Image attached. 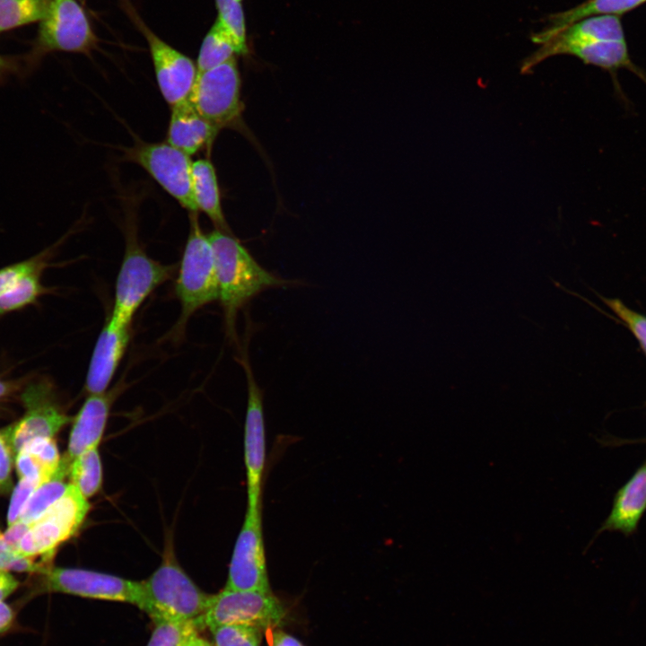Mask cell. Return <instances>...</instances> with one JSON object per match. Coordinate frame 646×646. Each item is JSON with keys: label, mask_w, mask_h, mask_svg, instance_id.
<instances>
[{"label": "cell", "mask_w": 646, "mask_h": 646, "mask_svg": "<svg viewBox=\"0 0 646 646\" xmlns=\"http://www.w3.org/2000/svg\"><path fill=\"white\" fill-rule=\"evenodd\" d=\"M212 245L219 284V300L230 334L234 333L238 310L252 297L288 281L263 268L230 233L214 230L207 234Z\"/></svg>", "instance_id": "6da1fadb"}, {"label": "cell", "mask_w": 646, "mask_h": 646, "mask_svg": "<svg viewBox=\"0 0 646 646\" xmlns=\"http://www.w3.org/2000/svg\"><path fill=\"white\" fill-rule=\"evenodd\" d=\"M142 588L138 607L153 620L192 622L204 613L210 597L189 578L168 549L160 566L142 581Z\"/></svg>", "instance_id": "7a4b0ae2"}, {"label": "cell", "mask_w": 646, "mask_h": 646, "mask_svg": "<svg viewBox=\"0 0 646 646\" xmlns=\"http://www.w3.org/2000/svg\"><path fill=\"white\" fill-rule=\"evenodd\" d=\"M126 249L117 277L112 312L107 322L113 327H130L143 301L155 288L170 280L175 266L162 265L147 256L135 232L127 229Z\"/></svg>", "instance_id": "3957f363"}, {"label": "cell", "mask_w": 646, "mask_h": 646, "mask_svg": "<svg viewBox=\"0 0 646 646\" xmlns=\"http://www.w3.org/2000/svg\"><path fill=\"white\" fill-rule=\"evenodd\" d=\"M198 213H189L190 228L175 283L181 305L179 329L198 309L219 300V284L212 245L199 225Z\"/></svg>", "instance_id": "277c9868"}, {"label": "cell", "mask_w": 646, "mask_h": 646, "mask_svg": "<svg viewBox=\"0 0 646 646\" xmlns=\"http://www.w3.org/2000/svg\"><path fill=\"white\" fill-rule=\"evenodd\" d=\"M89 510L87 499L70 484L64 495L30 524L20 541L19 554L31 559L40 556L51 564L57 548L79 530Z\"/></svg>", "instance_id": "5b68a950"}, {"label": "cell", "mask_w": 646, "mask_h": 646, "mask_svg": "<svg viewBox=\"0 0 646 646\" xmlns=\"http://www.w3.org/2000/svg\"><path fill=\"white\" fill-rule=\"evenodd\" d=\"M284 615L283 604L272 592L223 589L210 595L205 610L193 622L197 630L230 624L269 629L278 625Z\"/></svg>", "instance_id": "8992f818"}, {"label": "cell", "mask_w": 646, "mask_h": 646, "mask_svg": "<svg viewBox=\"0 0 646 646\" xmlns=\"http://www.w3.org/2000/svg\"><path fill=\"white\" fill-rule=\"evenodd\" d=\"M124 158L141 166L170 196L189 213H198L192 185L190 156L167 142L136 143Z\"/></svg>", "instance_id": "52a82bcc"}, {"label": "cell", "mask_w": 646, "mask_h": 646, "mask_svg": "<svg viewBox=\"0 0 646 646\" xmlns=\"http://www.w3.org/2000/svg\"><path fill=\"white\" fill-rule=\"evenodd\" d=\"M188 100L219 130L235 124L243 110L236 58L198 72Z\"/></svg>", "instance_id": "ba28073f"}, {"label": "cell", "mask_w": 646, "mask_h": 646, "mask_svg": "<svg viewBox=\"0 0 646 646\" xmlns=\"http://www.w3.org/2000/svg\"><path fill=\"white\" fill-rule=\"evenodd\" d=\"M35 588L34 594L64 593L88 598L122 601L139 606L142 581L95 571L51 566Z\"/></svg>", "instance_id": "9c48e42d"}, {"label": "cell", "mask_w": 646, "mask_h": 646, "mask_svg": "<svg viewBox=\"0 0 646 646\" xmlns=\"http://www.w3.org/2000/svg\"><path fill=\"white\" fill-rule=\"evenodd\" d=\"M239 362L245 371L248 385L244 424L247 511H258L262 510V487L266 459L263 392L256 382L251 366L244 353Z\"/></svg>", "instance_id": "30bf717a"}, {"label": "cell", "mask_w": 646, "mask_h": 646, "mask_svg": "<svg viewBox=\"0 0 646 646\" xmlns=\"http://www.w3.org/2000/svg\"><path fill=\"white\" fill-rule=\"evenodd\" d=\"M224 589L270 593L262 529V510L246 511L237 537Z\"/></svg>", "instance_id": "8fae6325"}, {"label": "cell", "mask_w": 646, "mask_h": 646, "mask_svg": "<svg viewBox=\"0 0 646 646\" xmlns=\"http://www.w3.org/2000/svg\"><path fill=\"white\" fill-rule=\"evenodd\" d=\"M26 412L15 423L2 432L12 453L15 455L31 440L53 438L70 418L54 399L47 381L30 384L22 394Z\"/></svg>", "instance_id": "7c38bea8"}, {"label": "cell", "mask_w": 646, "mask_h": 646, "mask_svg": "<svg viewBox=\"0 0 646 646\" xmlns=\"http://www.w3.org/2000/svg\"><path fill=\"white\" fill-rule=\"evenodd\" d=\"M97 40L83 7L75 0H52L48 13L40 21L41 50L88 54Z\"/></svg>", "instance_id": "4fadbf2b"}, {"label": "cell", "mask_w": 646, "mask_h": 646, "mask_svg": "<svg viewBox=\"0 0 646 646\" xmlns=\"http://www.w3.org/2000/svg\"><path fill=\"white\" fill-rule=\"evenodd\" d=\"M145 37L159 90L170 106L188 99L197 75V66L189 57L177 50L138 22Z\"/></svg>", "instance_id": "5bb4252c"}, {"label": "cell", "mask_w": 646, "mask_h": 646, "mask_svg": "<svg viewBox=\"0 0 646 646\" xmlns=\"http://www.w3.org/2000/svg\"><path fill=\"white\" fill-rule=\"evenodd\" d=\"M598 40H625L619 16H591L564 28L528 56L520 65V72L529 73L542 61L562 55L570 46Z\"/></svg>", "instance_id": "9a60e30c"}, {"label": "cell", "mask_w": 646, "mask_h": 646, "mask_svg": "<svg viewBox=\"0 0 646 646\" xmlns=\"http://www.w3.org/2000/svg\"><path fill=\"white\" fill-rule=\"evenodd\" d=\"M129 340L130 327L116 328L106 322L95 343L85 379L89 395L107 391Z\"/></svg>", "instance_id": "2e32d148"}, {"label": "cell", "mask_w": 646, "mask_h": 646, "mask_svg": "<svg viewBox=\"0 0 646 646\" xmlns=\"http://www.w3.org/2000/svg\"><path fill=\"white\" fill-rule=\"evenodd\" d=\"M116 390L89 395L74 419L67 452L71 462L83 452L98 448L108 422Z\"/></svg>", "instance_id": "e0dca14e"}, {"label": "cell", "mask_w": 646, "mask_h": 646, "mask_svg": "<svg viewBox=\"0 0 646 646\" xmlns=\"http://www.w3.org/2000/svg\"><path fill=\"white\" fill-rule=\"evenodd\" d=\"M219 131L188 99L171 107L166 142L191 156L210 147Z\"/></svg>", "instance_id": "ac0fdd59"}, {"label": "cell", "mask_w": 646, "mask_h": 646, "mask_svg": "<svg viewBox=\"0 0 646 646\" xmlns=\"http://www.w3.org/2000/svg\"><path fill=\"white\" fill-rule=\"evenodd\" d=\"M646 511V460L617 492L611 512L599 531L630 535Z\"/></svg>", "instance_id": "d6986e66"}, {"label": "cell", "mask_w": 646, "mask_h": 646, "mask_svg": "<svg viewBox=\"0 0 646 646\" xmlns=\"http://www.w3.org/2000/svg\"><path fill=\"white\" fill-rule=\"evenodd\" d=\"M646 0H587L571 9L552 13L546 18V25L531 35V40L541 45L564 28L588 17L597 15H621L642 4Z\"/></svg>", "instance_id": "ffe728a7"}, {"label": "cell", "mask_w": 646, "mask_h": 646, "mask_svg": "<svg viewBox=\"0 0 646 646\" xmlns=\"http://www.w3.org/2000/svg\"><path fill=\"white\" fill-rule=\"evenodd\" d=\"M572 55L587 65H592L609 72L628 69L644 79L639 68L633 63L626 40H598L580 43L566 48L562 55Z\"/></svg>", "instance_id": "44dd1931"}, {"label": "cell", "mask_w": 646, "mask_h": 646, "mask_svg": "<svg viewBox=\"0 0 646 646\" xmlns=\"http://www.w3.org/2000/svg\"><path fill=\"white\" fill-rule=\"evenodd\" d=\"M192 185L198 210L215 225L217 230L230 233L221 204L215 169L208 159H199L192 164Z\"/></svg>", "instance_id": "7402d4cb"}, {"label": "cell", "mask_w": 646, "mask_h": 646, "mask_svg": "<svg viewBox=\"0 0 646 646\" xmlns=\"http://www.w3.org/2000/svg\"><path fill=\"white\" fill-rule=\"evenodd\" d=\"M71 461L65 456L53 476L39 484L28 500L19 520L31 524L41 517L67 490Z\"/></svg>", "instance_id": "603a6c76"}, {"label": "cell", "mask_w": 646, "mask_h": 646, "mask_svg": "<svg viewBox=\"0 0 646 646\" xmlns=\"http://www.w3.org/2000/svg\"><path fill=\"white\" fill-rule=\"evenodd\" d=\"M236 55L231 38L216 19L202 41L196 60L197 73L217 66Z\"/></svg>", "instance_id": "cb8c5ba5"}, {"label": "cell", "mask_w": 646, "mask_h": 646, "mask_svg": "<svg viewBox=\"0 0 646 646\" xmlns=\"http://www.w3.org/2000/svg\"><path fill=\"white\" fill-rule=\"evenodd\" d=\"M69 479L70 484L86 499L100 491L102 484V465L98 448L83 452L71 462Z\"/></svg>", "instance_id": "d4e9b609"}, {"label": "cell", "mask_w": 646, "mask_h": 646, "mask_svg": "<svg viewBox=\"0 0 646 646\" xmlns=\"http://www.w3.org/2000/svg\"><path fill=\"white\" fill-rule=\"evenodd\" d=\"M52 0H0V31L40 22Z\"/></svg>", "instance_id": "484cf974"}, {"label": "cell", "mask_w": 646, "mask_h": 646, "mask_svg": "<svg viewBox=\"0 0 646 646\" xmlns=\"http://www.w3.org/2000/svg\"><path fill=\"white\" fill-rule=\"evenodd\" d=\"M41 271L27 274L0 295V315L17 310L32 302L43 292Z\"/></svg>", "instance_id": "4316f807"}, {"label": "cell", "mask_w": 646, "mask_h": 646, "mask_svg": "<svg viewBox=\"0 0 646 646\" xmlns=\"http://www.w3.org/2000/svg\"><path fill=\"white\" fill-rule=\"evenodd\" d=\"M217 20L231 38L238 55L249 52L243 8L239 0H215Z\"/></svg>", "instance_id": "83f0119b"}, {"label": "cell", "mask_w": 646, "mask_h": 646, "mask_svg": "<svg viewBox=\"0 0 646 646\" xmlns=\"http://www.w3.org/2000/svg\"><path fill=\"white\" fill-rule=\"evenodd\" d=\"M209 630L214 646H260L262 628L254 624H222Z\"/></svg>", "instance_id": "f1b7e54d"}, {"label": "cell", "mask_w": 646, "mask_h": 646, "mask_svg": "<svg viewBox=\"0 0 646 646\" xmlns=\"http://www.w3.org/2000/svg\"><path fill=\"white\" fill-rule=\"evenodd\" d=\"M154 628L146 646H184L197 631L194 622L154 619Z\"/></svg>", "instance_id": "f546056e"}, {"label": "cell", "mask_w": 646, "mask_h": 646, "mask_svg": "<svg viewBox=\"0 0 646 646\" xmlns=\"http://www.w3.org/2000/svg\"><path fill=\"white\" fill-rule=\"evenodd\" d=\"M52 565L43 561L27 558L19 554L5 541L0 531V569L8 572H20L41 574Z\"/></svg>", "instance_id": "4dcf8cb0"}, {"label": "cell", "mask_w": 646, "mask_h": 646, "mask_svg": "<svg viewBox=\"0 0 646 646\" xmlns=\"http://www.w3.org/2000/svg\"><path fill=\"white\" fill-rule=\"evenodd\" d=\"M608 308L627 326L646 353V316L633 310L618 299H603Z\"/></svg>", "instance_id": "1f68e13d"}, {"label": "cell", "mask_w": 646, "mask_h": 646, "mask_svg": "<svg viewBox=\"0 0 646 646\" xmlns=\"http://www.w3.org/2000/svg\"><path fill=\"white\" fill-rule=\"evenodd\" d=\"M21 450L31 454L52 473L59 466L61 458L53 438H36L29 441Z\"/></svg>", "instance_id": "d6a6232c"}, {"label": "cell", "mask_w": 646, "mask_h": 646, "mask_svg": "<svg viewBox=\"0 0 646 646\" xmlns=\"http://www.w3.org/2000/svg\"><path fill=\"white\" fill-rule=\"evenodd\" d=\"M44 256H38L0 269V295L23 275L41 271L45 266Z\"/></svg>", "instance_id": "836d02e7"}, {"label": "cell", "mask_w": 646, "mask_h": 646, "mask_svg": "<svg viewBox=\"0 0 646 646\" xmlns=\"http://www.w3.org/2000/svg\"><path fill=\"white\" fill-rule=\"evenodd\" d=\"M39 484H41L34 480L20 478L19 483L13 490L8 508V527L19 520L28 500Z\"/></svg>", "instance_id": "e575fe53"}, {"label": "cell", "mask_w": 646, "mask_h": 646, "mask_svg": "<svg viewBox=\"0 0 646 646\" xmlns=\"http://www.w3.org/2000/svg\"><path fill=\"white\" fill-rule=\"evenodd\" d=\"M15 467L20 478L34 480L39 484L48 480L55 473L48 471L35 457L24 450L16 454Z\"/></svg>", "instance_id": "d590c367"}, {"label": "cell", "mask_w": 646, "mask_h": 646, "mask_svg": "<svg viewBox=\"0 0 646 646\" xmlns=\"http://www.w3.org/2000/svg\"><path fill=\"white\" fill-rule=\"evenodd\" d=\"M12 468V450L0 432V487L5 486L9 482Z\"/></svg>", "instance_id": "8d00e7d4"}, {"label": "cell", "mask_w": 646, "mask_h": 646, "mask_svg": "<svg viewBox=\"0 0 646 646\" xmlns=\"http://www.w3.org/2000/svg\"><path fill=\"white\" fill-rule=\"evenodd\" d=\"M29 528L30 524L18 520L12 526L8 527V529L4 534L6 543L17 553L20 541L28 531Z\"/></svg>", "instance_id": "74e56055"}, {"label": "cell", "mask_w": 646, "mask_h": 646, "mask_svg": "<svg viewBox=\"0 0 646 646\" xmlns=\"http://www.w3.org/2000/svg\"><path fill=\"white\" fill-rule=\"evenodd\" d=\"M18 587V580L10 572L0 569V601H4Z\"/></svg>", "instance_id": "f35d334b"}, {"label": "cell", "mask_w": 646, "mask_h": 646, "mask_svg": "<svg viewBox=\"0 0 646 646\" xmlns=\"http://www.w3.org/2000/svg\"><path fill=\"white\" fill-rule=\"evenodd\" d=\"M14 620V609L5 601H0V634L7 632L13 626Z\"/></svg>", "instance_id": "ab89813d"}, {"label": "cell", "mask_w": 646, "mask_h": 646, "mask_svg": "<svg viewBox=\"0 0 646 646\" xmlns=\"http://www.w3.org/2000/svg\"><path fill=\"white\" fill-rule=\"evenodd\" d=\"M272 646H303L298 640L283 632L272 633Z\"/></svg>", "instance_id": "60d3db41"}, {"label": "cell", "mask_w": 646, "mask_h": 646, "mask_svg": "<svg viewBox=\"0 0 646 646\" xmlns=\"http://www.w3.org/2000/svg\"><path fill=\"white\" fill-rule=\"evenodd\" d=\"M202 640L203 638L198 635L196 631L190 636L184 646H202Z\"/></svg>", "instance_id": "b9f144b4"}, {"label": "cell", "mask_w": 646, "mask_h": 646, "mask_svg": "<svg viewBox=\"0 0 646 646\" xmlns=\"http://www.w3.org/2000/svg\"><path fill=\"white\" fill-rule=\"evenodd\" d=\"M11 389L9 382L0 380V399L4 397Z\"/></svg>", "instance_id": "7bdbcfd3"}, {"label": "cell", "mask_w": 646, "mask_h": 646, "mask_svg": "<svg viewBox=\"0 0 646 646\" xmlns=\"http://www.w3.org/2000/svg\"><path fill=\"white\" fill-rule=\"evenodd\" d=\"M8 68V63L0 56V75Z\"/></svg>", "instance_id": "ee69618b"}, {"label": "cell", "mask_w": 646, "mask_h": 646, "mask_svg": "<svg viewBox=\"0 0 646 646\" xmlns=\"http://www.w3.org/2000/svg\"><path fill=\"white\" fill-rule=\"evenodd\" d=\"M202 646H214V644H212L211 642H207V641H205V640L203 639V640H202Z\"/></svg>", "instance_id": "f6af8a7d"}, {"label": "cell", "mask_w": 646, "mask_h": 646, "mask_svg": "<svg viewBox=\"0 0 646 646\" xmlns=\"http://www.w3.org/2000/svg\"><path fill=\"white\" fill-rule=\"evenodd\" d=\"M239 1H240V2H241V0H239Z\"/></svg>", "instance_id": "bcb514c9"}]
</instances>
